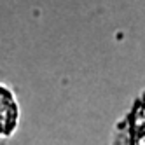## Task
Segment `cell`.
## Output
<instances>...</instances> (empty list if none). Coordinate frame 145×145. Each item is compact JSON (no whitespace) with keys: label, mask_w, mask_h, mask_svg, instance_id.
I'll return each mask as SVG.
<instances>
[{"label":"cell","mask_w":145,"mask_h":145,"mask_svg":"<svg viewBox=\"0 0 145 145\" xmlns=\"http://www.w3.org/2000/svg\"><path fill=\"white\" fill-rule=\"evenodd\" d=\"M19 124V105L14 93L0 84V138L12 137Z\"/></svg>","instance_id":"cell-1"},{"label":"cell","mask_w":145,"mask_h":145,"mask_svg":"<svg viewBox=\"0 0 145 145\" xmlns=\"http://www.w3.org/2000/svg\"><path fill=\"white\" fill-rule=\"evenodd\" d=\"M126 145H145V95L135 103L129 112Z\"/></svg>","instance_id":"cell-2"}]
</instances>
